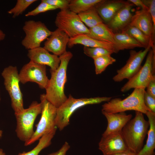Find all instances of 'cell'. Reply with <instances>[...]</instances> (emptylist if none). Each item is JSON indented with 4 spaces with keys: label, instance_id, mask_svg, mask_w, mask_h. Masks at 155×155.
<instances>
[{
    "label": "cell",
    "instance_id": "obj_3",
    "mask_svg": "<svg viewBox=\"0 0 155 155\" xmlns=\"http://www.w3.org/2000/svg\"><path fill=\"white\" fill-rule=\"evenodd\" d=\"M145 91L143 89L135 88L130 95L123 99L111 98L102 105V111L115 113L134 110L146 114L148 110L144 102Z\"/></svg>",
    "mask_w": 155,
    "mask_h": 155
},
{
    "label": "cell",
    "instance_id": "obj_22",
    "mask_svg": "<svg viewBox=\"0 0 155 155\" xmlns=\"http://www.w3.org/2000/svg\"><path fill=\"white\" fill-rule=\"evenodd\" d=\"M89 29V33L86 34L88 36L100 41L111 43L114 46L115 33L106 24L102 22Z\"/></svg>",
    "mask_w": 155,
    "mask_h": 155
},
{
    "label": "cell",
    "instance_id": "obj_19",
    "mask_svg": "<svg viewBox=\"0 0 155 155\" xmlns=\"http://www.w3.org/2000/svg\"><path fill=\"white\" fill-rule=\"evenodd\" d=\"M128 2L122 0H103L96 8L103 21L107 24L116 13Z\"/></svg>",
    "mask_w": 155,
    "mask_h": 155
},
{
    "label": "cell",
    "instance_id": "obj_6",
    "mask_svg": "<svg viewBox=\"0 0 155 155\" xmlns=\"http://www.w3.org/2000/svg\"><path fill=\"white\" fill-rule=\"evenodd\" d=\"M40 99L42 107L41 118L32 136L24 143L25 146L32 144L44 135L57 128L56 125L57 108L46 99L45 94L40 95Z\"/></svg>",
    "mask_w": 155,
    "mask_h": 155
},
{
    "label": "cell",
    "instance_id": "obj_13",
    "mask_svg": "<svg viewBox=\"0 0 155 155\" xmlns=\"http://www.w3.org/2000/svg\"><path fill=\"white\" fill-rule=\"evenodd\" d=\"M98 149L103 155H113L129 150L121 132L102 136Z\"/></svg>",
    "mask_w": 155,
    "mask_h": 155
},
{
    "label": "cell",
    "instance_id": "obj_34",
    "mask_svg": "<svg viewBox=\"0 0 155 155\" xmlns=\"http://www.w3.org/2000/svg\"><path fill=\"white\" fill-rule=\"evenodd\" d=\"M144 4L148 8L153 21V26L155 28V0H142Z\"/></svg>",
    "mask_w": 155,
    "mask_h": 155
},
{
    "label": "cell",
    "instance_id": "obj_5",
    "mask_svg": "<svg viewBox=\"0 0 155 155\" xmlns=\"http://www.w3.org/2000/svg\"><path fill=\"white\" fill-rule=\"evenodd\" d=\"M41 102L33 101L28 108L21 113L15 114L16 121V132L18 137L24 143L32 136L34 131V124L37 116L42 110Z\"/></svg>",
    "mask_w": 155,
    "mask_h": 155
},
{
    "label": "cell",
    "instance_id": "obj_10",
    "mask_svg": "<svg viewBox=\"0 0 155 155\" xmlns=\"http://www.w3.org/2000/svg\"><path fill=\"white\" fill-rule=\"evenodd\" d=\"M23 29L25 36L21 43L28 50L40 46L42 42L49 36L52 32L44 23L33 20L25 22Z\"/></svg>",
    "mask_w": 155,
    "mask_h": 155
},
{
    "label": "cell",
    "instance_id": "obj_33",
    "mask_svg": "<svg viewBox=\"0 0 155 155\" xmlns=\"http://www.w3.org/2000/svg\"><path fill=\"white\" fill-rule=\"evenodd\" d=\"M145 104L148 111L155 113V98L148 94L145 91L144 96Z\"/></svg>",
    "mask_w": 155,
    "mask_h": 155
},
{
    "label": "cell",
    "instance_id": "obj_15",
    "mask_svg": "<svg viewBox=\"0 0 155 155\" xmlns=\"http://www.w3.org/2000/svg\"><path fill=\"white\" fill-rule=\"evenodd\" d=\"M129 25L137 28L154 42L155 28L148 10L141 9L136 11Z\"/></svg>",
    "mask_w": 155,
    "mask_h": 155
},
{
    "label": "cell",
    "instance_id": "obj_31",
    "mask_svg": "<svg viewBox=\"0 0 155 155\" xmlns=\"http://www.w3.org/2000/svg\"><path fill=\"white\" fill-rule=\"evenodd\" d=\"M57 7L41 1V3L33 10L28 12L25 15L26 17L36 16L48 11L55 10Z\"/></svg>",
    "mask_w": 155,
    "mask_h": 155
},
{
    "label": "cell",
    "instance_id": "obj_1",
    "mask_svg": "<svg viewBox=\"0 0 155 155\" xmlns=\"http://www.w3.org/2000/svg\"><path fill=\"white\" fill-rule=\"evenodd\" d=\"M70 51H66L59 57L60 63L56 70H50L51 78L45 89L46 99L57 108L67 100L64 87L67 81V71L69 63L73 57Z\"/></svg>",
    "mask_w": 155,
    "mask_h": 155
},
{
    "label": "cell",
    "instance_id": "obj_42",
    "mask_svg": "<svg viewBox=\"0 0 155 155\" xmlns=\"http://www.w3.org/2000/svg\"><path fill=\"white\" fill-rule=\"evenodd\" d=\"M1 100V98L0 94V101Z\"/></svg>",
    "mask_w": 155,
    "mask_h": 155
},
{
    "label": "cell",
    "instance_id": "obj_21",
    "mask_svg": "<svg viewBox=\"0 0 155 155\" xmlns=\"http://www.w3.org/2000/svg\"><path fill=\"white\" fill-rule=\"evenodd\" d=\"M149 124L146 144L136 155H154L155 148V113L147 111L145 114Z\"/></svg>",
    "mask_w": 155,
    "mask_h": 155
},
{
    "label": "cell",
    "instance_id": "obj_36",
    "mask_svg": "<svg viewBox=\"0 0 155 155\" xmlns=\"http://www.w3.org/2000/svg\"><path fill=\"white\" fill-rule=\"evenodd\" d=\"M70 148V146L68 143L66 142L59 150L48 155H66L67 152Z\"/></svg>",
    "mask_w": 155,
    "mask_h": 155
},
{
    "label": "cell",
    "instance_id": "obj_41",
    "mask_svg": "<svg viewBox=\"0 0 155 155\" xmlns=\"http://www.w3.org/2000/svg\"><path fill=\"white\" fill-rule=\"evenodd\" d=\"M3 134L2 131L0 129V138L1 137Z\"/></svg>",
    "mask_w": 155,
    "mask_h": 155
},
{
    "label": "cell",
    "instance_id": "obj_17",
    "mask_svg": "<svg viewBox=\"0 0 155 155\" xmlns=\"http://www.w3.org/2000/svg\"><path fill=\"white\" fill-rule=\"evenodd\" d=\"M102 113L107 121L106 128L102 135L103 136L121 132L123 128L132 117L131 114L127 115L124 112L109 113L102 111Z\"/></svg>",
    "mask_w": 155,
    "mask_h": 155
},
{
    "label": "cell",
    "instance_id": "obj_39",
    "mask_svg": "<svg viewBox=\"0 0 155 155\" xmlns=\"http://www.w3.org/2000/svg\"><path fill=\"white\" fill-rule=\"evenodd\" d=\"M5 37V34L1 30H0V41L4 39Z\"/></svg>",
    "mask_w": 155,
    "mask_h": 155
},
{
    "label": "cell",
    "instance_id": "obj_18",
    "mask_svg": "<svg viewBox=\"0 0 155 155\" xmlns=\"http://www.w3.org/2000/svg\"><path fill=\"white\" fill-rule=\"evenodd\" d=\"M133 5V4L128 2L116 13L106 24L114 33L115 32L117 33L121 31L129 24L133 16L131 12Z\"/></svg>",
    "mask_w": 155,
    "mask_h": 155
},
{
    "label": "cell",
    "instance_id": "obj_26",
    "mask_svg": "<svg viewBox=\"0 0 155 155\" xmlns=\"http://www.w3.org/2000/svg\"><path fill=\"white\" fill-rule=\"evenodd\" d=\"M82 21L89 28L103 22L99 15L96 7H94L78 14Z\"/></svg>",
    "mask_w": 155,
    "mask_h": 155
},
{
    "label": "cell",
    "instance_id": "obj_32",
    "mask_svg": "<svg viewBox=\"0 0 155 155\" xmlns=\"http://www.w3.org/2000/svg\"><path fill=\"white\" fill-rule=\"evenodd\" d=\"M51 5L55 6L61 10L69 9V4L70 0H42Z\"/></svg>",
    "mask_w": 155,
    "mask_h": 155
},
{
    "label": "cell",
    "instance_id": "obj_28",
    "mask_svg": "<svg viewBox=\"0 0 155 155\" xmlns=\"http://www.w3.org/2000/svg\"><path fill=\"white\" fill-rule=\"evenodd\" d=\"M96 74H101L109 65L115 62L116 60L110 55H105L94 58Z\"/></svg>",
    "mask_w": 155,
    "mask_h": 155
},
{
    "label": "cell",
    "instance_id": "obj_23",
    "mask_svg": "<svg viewBox=\"0 0 155 155\" xmlns=\"http://www.w3.org/2000/svg\"><path fill=\"white\" fill-rule=\"evenodd\" d=\"M114 39L115 53L125 49H132L136 47H142L135 39L127 34L122 32L115 33Z\"/></svg>",
    "mask_w": 155,
    "mask_h": 155
},
{
    "label": "cell",
    "instance_id": "obj_30",
    "mask_svg": "<svg viewBox=\"0 0 155 155\" xmlns=\"http://www.w3.org/2000/svg\"><path fill=\"white\" fill-rule=\"evenodd\" d=\"M83 51L84 54L93 59L102 55H111L113 53L112 51L100 47H90L84 46Z\"/></svg>",
    "mask_w": 155,
    "mask_h": 155
},
{
    "label": "cell",
    "instance_id": "obj_8",
    "mask_svg": "<svg viewBox=\"0 0 155 155\" xmlns=\"http://www.w3.org/2000/svg\"><path fill=\"white\" fill-rule=\"evenodd\" d=\"M155 72V48H152L148 53L145 63L139 71L128 80L121 88L124 92L132 88L145 90Z\"/></svg>",
    "mask_w": 155,
    "mask_h": 155
},
{
    "label": "cell",
    "instance_id": "obj_29",
    "mask_svg": "<svg viewBox=\"0 0 155 155\" xmlns=\"http://www.w3.org/2000/svg\"><path fill=\"white\" fill-rule=\"evenodd\" d=\"M36 0H18L15 6L9 10L8 13L13 15L15 18L22 14L31 4L36 1Z\"/></svg>",
    "mask_w": 155,
    "mask_h": 155
},
{
    "label": "cell",
    "instance_id": "obj_11",
    "mask_svg": "<svg viewBox=\"0 0 155 155\" xmlns=\"http://www.w3.org/2000/svg\"><path fill=\"white\" fill-rule=\"evenodd\" d=\"M19 75L20 82L22 84L35 82L42 89H45L49 81L46 75V66L30 61L22 67Z\"/></svg>",
    "mask_w": 155,
    "mask_h": 155
},
{
    "label": "cell",
    "instance_id": "obj_40",
    "mask_svg": "<svg viewBox=\"0 0 155 155\" xmlns=\"http://www.w3.org/2000/svg\"><path fill=\"white\" fill-rule=\"evenodd\" d=\"M0 155H6L2 149H0Z\"/></svg>",
    "mask_w": 155,
    "mask_h": 155
},
{
    "label": "cell",
    "instance_id": "obj_12",
    "mask_svg": "<svg viewBox=\"0 0 155 155\" xmlns=\"http://www.w3.org/2000/svg\"><path fill=\"white\" fill-rule=\"evenodd\" d=\"M151 48L149 45L144 50L137 52L134 50L130 51V57L126 64L117 71V74L113 79L116 82H120L124 79L129 80L134 75L141 67L144 58Z\"/></svg>",
    "mask_w": 155,
    "mask_h": 155
},
{
    "label": "cell",
    "instance_id": "obj_16",
    "mask_svg": "<svg viewBox=\"0 0 155 155\" xmlns=\"http://www.w3.org/2000/svg\"><path fill=\"white\" fill-rule=\"evenodd\" d=\"M49 36L44 43V47L47 50L58 56L66 51L70 38L65 33L57 28Z\"/></svg>",
    "mask_w": 155,
    "mask_h": 155
},
{
    "label": "cell",
    "instance_id": "obj_7",
    "mask_svg": "<svg viewBox=\"0 0 155 155\" xmlns=\"http://www.w3.org/2000/svg\"><path fill=\"white\" fill-rule=\"evenodd\" d=\"M4 84L11 98V105L15 114L24 109L23 95L20 88L19 73L16 66L9 65L5 68L1 73Z\"/></svg>",
    "mask_w": 155,
    "mask_h": 155
},
{
    "label": "cell",
    "instance_id": "obj_20",
    "mask_svg": "<svg viewBox=\"0 0 155 155\" xmlns=\"http://www.w3.org/2000/svg\"><path fill=\"white\" fill-rule=\"evenodd\" d=\"M81 44L90 47H100L115 53L114 45L111 43L92 38L86 34H82L69 38L67 46L71 48L74 45Z\"/></svg>",
    "mask_w": 155,
    "mask_h": 155
},
{
    "label": "cell",
    "instance_id": "obj_25",
    "mask_svg": "<svg viewBox=\"0 0 155 155\" xmlns=\"http://www.w3.org/2000/svg\"><path fill=\"white\" fill-rule=\"evenodd\" d=\"M103 0H70L69 9L78 14L96 7Z\"/></svg>",
    "mask_w": 155,
    "mask_h": 155
},
{
    "label": "cell",
    "instance_id": "obj_2",
    "mask_svg": "<svg viewBox=\"0 0 155 155\" xmlns=\"http://www.w3.org/2000/svg\"><path fill=\"white\" fill-rule=\"evenodd\" d=\"M149 126L148 121L145 119L143 113L135 111L134 118L128 122L121 132L129 150L137 154L142 149Z\"/></svg>",
    "mask_w": 155,
    "mask_h": 155
},
{
    "label": "cell",
    "instance_id": "obj_14",
    "mask_svg": "<svg viewBox=\"0 0 155 155\" xmlns=\"http://www.w3.org/2000/svg\"><path fill=\"white\" fill-rule=\"evenodd\" d=\"M27 56L30 61L42 65H47L54 71L59 67L60 61L59 57L50 54L44 47L40 46L28 50Z\"/></svg>",
    "mask_w": 155,
    "mask_h": 155
},
{
    "label": "cell",
    "instance_id": "obj_35",
    "mask_svg": "<svg viewBox=\"0 0 155 155\" xmlns=\"http://www.w3.org/2000/svg\"><path fill=\"white\" fill-rule=\"evenodd\" d=\"M146 92L150 95L155 98V75H153L146 88Z\"/></svg>",
    "mask_w": 155,
    "mask_h": 155
},
{
    "label": "cell",
    "instance_id": "obj_27",
    "mask_svg": "<svg viewBox=\"0 0 155 155\" xmlns=\"http://www.w3.org/2000/svg\"><path fill=\"white\" fill-rule=\"evenodd\" d=\"M57 129L43 135L39 140V142L36 146L31 150L26 152H24L18 155H38L42 150L51 144L52 140L56 133Z\"/></svg>",
    "mask_w": 155,
    "mask_h": 155
},
{
    "label": "cell",
    "instance_id": "obj_4",
    "mask_svg": "<svg viewBox=\"0 0 155 155\" xmlns=\"http://www.w3.org/2000/svg\"><path fill=\"white\" fill-rule=\"evenodd\" d=\"M111 97H97L75 98L70 95L66 101L57 108L56 125L61 131L69 124L72 115L77 109L84 106L109 101Z\"/></svg>",
    "mask_w": 155,
    "mask_h": 155
},
{
    "label": "cell",
    "instance_id": "obj_9",
    "mask_svg": "<svg viewBox=\"0 0 155 155\" xmlns=\"http://www.w3.org/2000/svg\"><path fill=\"white\" fill-rule=\"evenodd\" d=\"M55 23L57 28L65 33L70 38L89 33L88 28L82 21L78 14L69 9L60 10L56 16Z\"/></svg>",
    "mask_w": 155,
    "mask_h": 155
},
{
    "label": "cell",
    "instance_id": "obj_24",
    "mask_svg": "<svg viewBox=\"0 0 155 155\" xmlns=\"http://www.w3.org/2000/svg\"><path fill=\"white\" fill-rule=\"evenodd\" d=\"M120 32L126 33L135 39L145 49L149 45L155 46L154 42L137 28L128 25Z\"/></svg>",
    "mask_w": 155,
    "mask_h": 155
},
{
    "label": "cell",
    "instance_id": "obj_38",
    "mask_svg": "<svg viewBox=\"0 0 155 155\" xmlns=\"http://www.w3.org/2000/svg\"><path fill=\"white\" fill-rule=\"evenodd\" d=\"M113 155H136V154L129 150L118 153Z\"/></svg>",
    "mask_w": 155,
    "mask_h": 155
},
{
    "label": "cell",
    "instance_id": "obj_37",
    "mask_svg": "<svg viewBox=\"0 0 155 155\" xmlns=\"http://www.w3.org/2000/svg\"><path fill=\"white\" fill-rule=\"evenodd\" d=\"M128 1L138 7H140L142 8V9L148 10V8L144 4L142 0H129Z\"/></svg>",
    "mask_w": 155,
    "mask_h": 155
}]
</instances>
